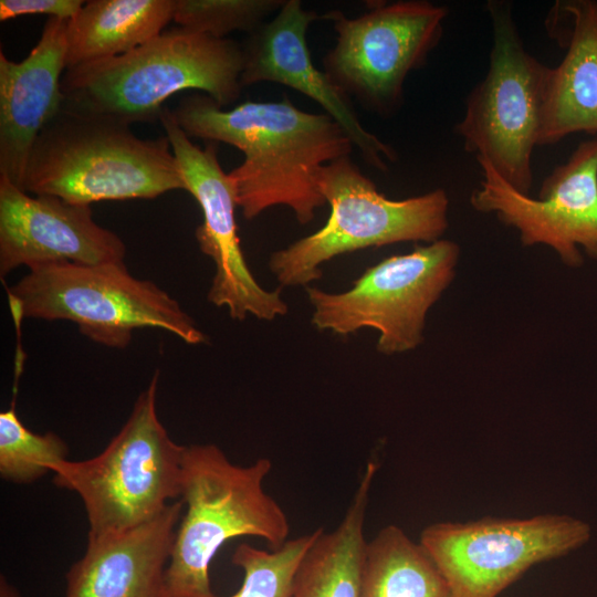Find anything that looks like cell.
I'll list each match as a JSON object with an SVG mask.
<instances>
[{"instance_id": "cb8c5ba5", "label": "cell", "mask_w": 597, "mask_h": 597, "mask_svg": "<svg viewBox=\"0 0 597 597\" xmlns=\"http://www.w3.org/2000/svg\"><path fill=\"white\" fill-rule=\"evenodd\" d=\"M283 3V0H174L172 21L179 27L226 39L233 31L252 33Z\"/></svg>"}, {"instance_id": "ba28073f", "label": "cell", "mask_w": 597, "mask_h": 597, "mask_svg": "<svg viewBox=\"0 0 597 597\" xmlns=\"http://www.w3.org/2000/svg\"><path fill=\"white\" fill-rule=\"evenodd\" d=\"M486 9L492 25L489 70L470 92L455 130L467 151L485 159L507 184L528 195L551 67L526 51L511 3L491 0Z\"/></svg>"}, {"instance_id": "5bb4252c", "label": "cell", "mask_w": 597, "mask_h": 597, "mask_svg": "<svg viewBox=\"0 0 597 597\" xmlns=\"http://www.w3.org/2000/svg\"><path fill=\"white\" fill-rule=\"evenodd\" d=\"M125 253L123 240L94 221L91 205L30 196L0 177L1 277L21 265L118 263Z\"/></svg>"}, {"instance_id": "8992f818", "label": "cell", "mask_w": 597, "mask_h": 597, "mask_svg": "<svg viewBox=\"0 0 597 597\" xmlns=\"http://www.w3.org/2000/svg\"><path fill=\"white\" fill-rule=\"evenodd\" d=\"M158 380L156 370L127 421L100 454L51 467L54 484L81 498L88 535L143 524L181 496L186 446L176 443L158 418Z\"/></svg>"}, {"instance_id": "44dd1931", "label": "cell", "mask_w": 597, "mask_h": 597, "mask_svg": "<svg viewBox=\"0 0 597 597\" xmlns=\"http://www.w3.org/2000/svg\"><path fill=\"white\" fill-rule=\"evenodd\" d=\"M360 597H452L442 572L420 544L397 525L367 541Z\"/></svg>"}, {"instance_id": "2e32d148", "label": "cell", "mask_w": 597, "mask_h": 597, "mask_svg": "<svg viewBox=\"0 0 597 597\" xmlns=\"http://www.w3.org/2000/svg\"><path fill=\"white\" fill-rule=\"evenodd\" d=\"M67 21L49 18L21 62L0 51V177L20 189L34 143L63 105Z\"/></svg>"}, {"instance_id": "52a82bcc", "label": "cell", "mask_w": 597, "mask_h": 597, "mask_svg": "<svg viewBox=\"0 0 597 597\" xmlns=\"http://www.w3.org/2000/svg\"><path fill=\"white\" fill-rule=\"evenodd\" d=\"M317 186L329 216L316 232L274 252L270 270L282 285H307L322 276L321 264L357 250L398 242L440 240L448 228L443 189L407 199L380 193L350 156L322 166Z\"/></svg>"}, {"instance_id": "e0dca14e", "label": "cell", "mask_w": 597, "mask_h": 597, "mask_svg": "<svg viewBox=\"0 0 597 597\" xmlns=\"http://www.w3.org/2000/svg\"><path fill=\"white\" fill-rule=\"evenodd\" d=\"M182 506L174 501L143 524L88 535L65 574L64 597H169L166 568Z\"/></svg>"}, {"instance_id": "30bf717a", "label": "cell", "mask_w": 597, "mask_h": 597, "mask_svg": "<svg viewBox=\"0 0 597 597\" xmlns=\"http://www.w3.org/2000/svg\"><path fill=\"white\" fill-rule=\"evenodd\" d=\"M459 254L457 243L440 239L368 268L346 292L306 286L312 323L339 335L371 327L379 332V353L411 350L423 339L427 312L451 283Z\"/></svg>"}, {"instance_id": "7a4b0ae2", "label": "cell", "mask_w": 597, "mask_h": 597, "mask_svg": "<svg viewBox=\"0 0 597 597\" xmlns=\"http://www.w3.org/2000/svg\"><path fill=\"white\" fill-rule=\"evenodd\" d=\"M243 63L233 40L177 27L125 54L65 70L63 107L129 126L159 119L164 102L185 90L224 107L240 96Z\"/></svg>"}, {"instance_id": "603a6c76", "label": "cell", "mask_w": 597, "mask_h": 597, "mask_svg": "<svg viewBox=\"0 0 597 597\" xmlns=\"http://www.w3.org/2000/svg\"><path fill=\"white\" fill-rule=\"evenodd\" d=\"M69 447L56 433L43 434L28 429L20 420L15 404L0 412V475L30 484L51 472V467L67 460Z\"/></svg>"}, {"instance_id": "4fadbf2b", "label": "cell", "mask_w": 597, "mask_h": 597, "mask_svg": "<svg viewBox=\"0 0 597 597\" xmlns=\"http://www.w3.org/2000/svg\"><path fill=\"white\" fill-rule=\"evenodd\" d=\"M476 159L482 180L470 199L475 210L495 212L520 232L524 245H548L567 265L582 264L578 247L597 259V137L582 142L555 167L536 199L513 188L485 159Z\"/></svg>"}, {"instance_id": "7402d4cb", "label": "cell", "mask_w": 597, "mask_h": 597, "mask_svg": "<svg viewBox=\"0 0 597 597\" xmlns=\"http://www.w3.org/2000/svg\"><path fill=\"white\" fill-rule=\"evenodd\" d=\"M322 528L289 538L277 548L241 543L231 562L242 570L239 589L229 597H292L297 568Z\"/></svg>"}, {"instance_id": "7c38bea8", "label": "cell", "mask_w": 597, "mask_h": 597, "mask_svg": "<svg viewBox=\"0 0 597 597\" xmlns=\"http://www.w3.org/2000/svg\"><path fill=\"white\" fill-rule=\"evenodd\" d=\"M159 121L185 190L202 211L203 220L196 230V239L201 252L216 265L208 301L218 307L227 306L230 316L239 321L249 314L266 321L285 315L287 304L281 297V290L263 289L244 259L235 220L237 195L219 163L217 143L207 142L205 148L193 144L168 107H164Z\"/></svg>"}, {"instance_id": "484cf974", "label": "cell", "mask_w": 597, "mask_h": 597, "mask_svg": "<svg viewBox=\"0 0 597 597\" xmlns=\"http://www.w3.org/2000/svg\"><path fill=\"white\" fill-rule=\"evenodd\" d=\"M0 597H22L19 590L3 575L0 576Z\"/></svg>"}, {"instance_id": "9a60e30c", "label": "cell", "mask_w": 597, "mask_h": 597, "mask_svg": "<svg viewBox=\"0 0 597 597\" xmlns=\"http://www.w3.org/2000/svg\"><path fill=\"white\" fill-rule=\"evenodd\" d=\"M321 18L304 10L300 0H285L243 48L241 84L279 83L313 100L341 126L363 159L385 172L397 158L395 149L362 125L350 98L313 64L306 34L311 23Z\"/></svg>"}, {"instance_id": "d4e9b609", "label": "cell", "mask_w": 597, "mask_h": 597, "mask_svg": "<svg viewBox=\"0 0 597 597\" xmlns=\"http://www.w3.org/2000/svg\"><path fill=\"white\" fill-rule=\"evenodd\" d=\"M84 3L83 0H1L0 20L27 14H46L49 18L70 20Z\"/></svg>"}, {"instance_id": "3957f363", "label": "cell", "mask_w": 597, "mask_h": 597, "mask_svg": "<svg viewBox=\"0 0 597 597\" xmlns=\"http://www.w3.org/2000/svg\"><path fill=\"white\" fill-rule=\"evenodd\" d=\"M271 470L268 458L240 465L216 444L186 446L181 490L186 511L166 568L169 597H219L211 587L210 565L231 540L253 536L269 548L289 540V519L264 489Z\"/></svg>"}, {"instance_id": "8fae6325", "label": "cell", "mask_w": 597, "mask_h": 597, "mask_svg": "<svg viewBox=\"0 0 597 597\" xmlns=\"http://www.w3.org/2000/svg\"><path fill=\"white\" fill-rule=\"evenodd\" d=\"M589 538L586 522L542 514L438 522L422 530L419 542L442 572L452 597H498L532 566L565 556Z\"/></svg>"}, {"instance_id": "ffe728a7", "label": "cell", "mask_w": 597, "mask_h": 597, "mask_svg": "<svg viewBox=\"0 0 597 597\" xmlns=\"http://www.w3.org/2000/svg\"><path fill=\"white\" fill-rule=\"evenodd\" d=\"M377 469L376 462H367L341 523L332 532L321 530L305 553L292 597H360L365 516Z\"/></svg>"}, {"instance_id": "6da1fadb", "label": "cell", "mask_w": 597, "mask_h": 597, "mask_svg": "<svg viewBox=\"0 0 597 597\" xmlns=\"http://www.w3.org/2000/svg\"><path fill=\"white\" fill-rule=\"evenodd\" d=\"M174 117L189 137L231 145L244 155L228 176L238 206L251 220L275 206L310 222L326 203L317 186L322 166L350 156L353 143L327 114L305 112L289 98L247 101L223 109L210 96L191 94Z\"/></svg>"}, {"instance_id": "5b68a950", "label": "cell", "mask_w": 597, "mask_h": 597, "mask_svg": "<svg viewBox=\"0 0 597 597\" xmlns=\"http://www.w3.org/2000/svg\"><path fill=\"white\" fill-rule=\"evenodd\" d=\"M7 292L15 324L24 317L66 320L93 342L114 348H125L139 328L164 329L191 345L206 342L172 296L133 276L123 262L35 265Z\"/></svg>"}, {"instance_id": "277c9868", "label": "cell", "mask_w": 597, "mask_h": 597, "mask_svg": "<svg viewBox=\"0 0 597 597\" xmlns=\"http://www.w3.org/2000/svg\"><path fill=\"white\" fill-rule=\"evenodd\" d=\"M185 190L168 138L143 139L129 125L63 107L30 153L22 190L72 203L153 199Z\"/></svg>"}, {"instance_id": "ac0fdd59", "label": "cell", "mask_w": 597, "mask_h": 597, "mask_svg": "<svg viewBox=\"0 0 597 597\" xmlns=\"http://www.w3.org/2000/svg\"><path fill=\"white\" fill-rule=\"evenodd\" d=\"M554 10L569 22L562 33L566 53L549 69L537 146L597 134V1L562 2Z\"/></svg>"}, {"instance_id": "d6986e66", "label": "cell", "mask_w": 597, "mask_h": 597, "mask_svg": "<svg viewBox=\"0 0 597 597\" xmlns=\"http://www.w3.org/2000/svg\"><path fill=\"white\" fill-rule=\"evenodd\" d=\"M174 0H91L67 21L65 70L125 54L164 31Z\"/></svg>"}, {"instance_id": "9c48e42d", "label": "cell", "mask_w": 597, "mask_h": 597, "mask_svg": "<svg viewBox=\"0 0 597 597\" xmlns=\"http://www.w3.org/2000/svg\"><path fill=\"white\" fill-rule=\"evenodd\" d=\"M448 9L428 1L376 2L357 18L341 11L332 22L336 43L323 57L324 72L350 100L381 116L402 103L404 84L439 44Z\"/></svg>"}]
</instances>
